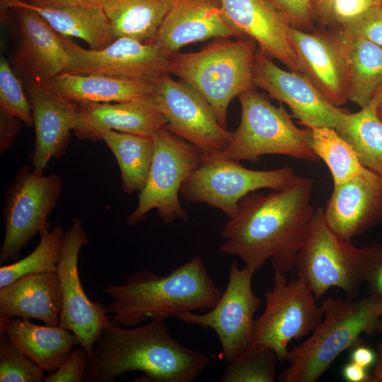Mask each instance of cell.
I'll return each mask as SVG.
<instances>
[{
  "label": "cell",
  "instance_id": "obj_9",
  "mask_svg": "<svg viewBox=\"0 0 382 382\" xmlns=\"http://www.w3.org/2000/svg\"><path fill=\"white\" fill-rule=\"evenodd\" d=\"M296 175L289 166L253 170L239 161L216 154H202L198 166L183 184L180 194L188 202L208 204L232 219L245 195L263 188L279 190Z\"/></svg>",
  "mask_w": 382,
  "mask_h": 382
},
{
  "label": "cell",
  "instance_id": "obj_12",
  "mask_svg": "<svg viewBox=\"0 0 382 382\" xmlns=\"http://www.w3.org/2000/svg\"><path fill=\"white\" fill-rule=\"evenodd\" d=\"M253 274L245 266L241 269L237 260L233 261L226 288L213 308L202 314L187 312L175 316L184 323L213 330L226 364L252 343L253 318L261 304V299L253 291Z\"/></svg>",
  "mask_w": 382,
  "mask_h": 382
},
{
  "label": "cell",
  "instance_id": "obj_40",
  "mask_svg": "<svg viewBox=\"0 0 382 382\" xmlns=\"http://www.w3.org/2000/svg\"><path fill=\"white\" fill-rule=\"evenodd\" d=\"M374 6L372 0H333L332 17L335 23L354 19Z\"/></svg>",
  "mask_w": 382,
  "mask_h": 382
},
{
  "label": "cell",
  "instance_id": "obj_42",
  "mask_svg": "<svg viewBox=\"0 0 382 382\" xmlns=\"http://www.w3.org/2000/svg\"><path fill=\"white\" fill-rule=\"evenodd\" d=\"M29 4L46 7L102 8L107 0H23Z\"/></svg>",
  "mask_w": 382,
  "mask_h": 382
},
{
  "label": "cell",
  "instance_id": "obj_3",
  "mask_svg": "<svg viewBox=\"0 0 382 382\" xmlns=\"http://www.w3.org/2000/svg\"><path fill=\"white\" fill-rule=\"evenodd\" d=\"M111 299L107 306L111 320L125 327L166 319L180 313L213 308L222 293L199 255L166 276L139 270L120 284L103 288Z\"/></svg>",
  "mask_w": 382,
  "mask_h": 382
},
{
  "label": "cell",
  "instance_id": "obj_37",
  "mask_svg": "<svg viewBox=\"0 0 382 382\" xmlns=\"http://www.w3.org/2000/svg\"><path fill=\"white\" fill-rule=\"evenodd\" d=\"M354 37L366 39L382 47V8L371 6L359 16L339 25Z\"/></svg>",
  "mask_w": 382,
  "mask_h": 382
},
{
  "label": "cell",
  "instance_id": "obj_32",
  "mask_svg": "<svg viewBox=\"0 0 382 382\" xmlns=\"http://www.w3.org/2000/svg\"><path fill=\"white\" fill-rule=\"evenodd\" d=\"M311 147L328 167L333 185L343 183L357 175L364 167L354 149L332 127H312Z\"/></svg>",
  "mask_w": 382,
  "mask_h": 382
},
{
  "label": "cell",
  "instance_id": "obj_26",
  "mask_svg": "<svg viewBox=\"0 0 382 382\" xmlns=\"http://www.w3.org/2000/svg\"><path fill=\"white\" fill-rule=\"evenodd\" d=\"M64 99L74 103H122L154 93V83L103 74L63 71L50 83Z\"/></svg>",
  "mask_w": 382,
  "mask_h": 382
},
{
  "label": "cell",
  "instance_id": "obj_7",
  "mask_svg": "<svg viewBox=\"0 0 382 382\" xmlns=\"http://www.w3.org/2000/svg\"><path fill=\"white\" fill-rule=\"evenodd\" d=\"M241 120L226 148L214 154L232 161H260L266 154H279L318 163L311 147L310 128L298 127L284 107H276L255 88L241 93Z\"/></svg>",
  "mask_w": 382,
  "mask_h": 382
},
{
  "label": "cell",
  "instance_id": "obj_16",
  "mask_svg": "<svg viewBox=\"0 0 382 382\" xmlns=\"http://www.w3.org/2000/svg\"><path fill=\"white\" fill-rule=\"evenodd\" d=\"M153 95L167 120L166 128L202 154L221 152L228 144L232 132L219 124L208 101L185 82L166 75L154 83Z\"/></svg>",
  "mask_w": 382,
  "mask_h": 382
},
{
  "label": "cell",
  "instance_id": "obj_6",
  "mask_svg": "<svg viewBox=\"0 0 382 382\" xmlns=\"http://www.w3.org/2000/svg\"><path fill=\"white\" fill-rule=\"evenodd\" d=\"M381 262L382 245L358 248L340 238L327 224L324 210L318 207L295 267L297 277L308 283L316 300L331 287L342 289L347 297L357 298L360 286L368 282Z\"/></svg>",
  "mask_w": 382,
  "mask_h": 382
},
{
  "label": "cell",
  "instance_id": "obj_48",
  "mask_svg": "<svg viewBox=\"0 0 382 382\" xmlns=\"http://www.w3.org/2000/svg\"><path fill=\"white\" fill-rule=\"evenodd\" d=\"M371 100L374 101L377 115L382 121V86L377 90Z\"/></svg>",
  "mask_w": 382,
  "mask_h": 382
},
{
  "label": "cell",
  "instance_id": "obj_36",
  "mask_svg": "<svg viewBox=\"0 0 382 382\" xmlns=\"http://www.w3.org/2000/svg\"><path fill=\"white\" fill-rule=\"evenodd\" d=\"M0 110L18 118L28 127L33 125L28 98L25 95L21 81L4 56L0 59Z\"/></svg>",
  "mask_w": 382,
  "mask_h": 382
},
{
  "label": "cell",
  "instance_id": "obj_34",
  "mask_svg": "<svg viewBox=\"0 0 382 382\" xmlns=\"http://www.w3.org/2000/svg\"><path fill=\"white\" fill-rule=\"evenodd\" d=\"M277 361V354L271 348L251 343L227 364L221 381L272 382Z\"/></svg>",
  "mask_w": 382,
  "mask_h": 382
},
{
  "label": "cell",
  "instance_id": "obj_44",
  "mask_svg": "<svg viewBox=\"0 0 382 382\" xmlns=\"http://www.w3.org/2000/svg\"><path fill=\"white\" fill-rule=\"evenodd\" d=\"M333 0H312V6L316 21L323 26L334 24L332 17Z\"/></svg>",
  "mask_w": 382,
  "mask_h": 382
},
{
  "label": "cell",
  "instance_id": "obj_28",
  "mask_svg": "<svg viewBox=\"0 0 382 382\" xmlns=\"http://www.w3.org/2000/svg\"><path fill=\"white\" fill-rule=\"evenodd\" d=\"M177 0H107L102 8L115 38L153 42Z\"/></svg>",
  "mask_w": 382,
  "mask_h": 382
},
{
  "label": "cell",
  "instance_id": "obj_38",
  "mask_svg": "<svg viewBox=\"0 0 382 382\" xmlns=\"http://www.w3.org/2000/svg\"><path fill=\"white\" fill-rule=\"evenodd\" d=\"M90 359L86 349L77 345L55 371L46 376L45 382L83 381Z\"/></svg>",
  "mask_w": 382,
  "mask_h": 382
},
{
  "label": "cell",
  "instance_id": "obj_21",
  "mask_svg": "<svg viewBox=\"0 0 382 382\" xmlns=\"http://www.w3.org/2000/svg\"><path fill=\"white\" fill-rule=\"evenodd\" d=\"M230 25L258 49L289 70L301 72L289 39L291 25L269 0H219Z\"/></svg>",
  "mask_w": 382,
  "mask_h": 382
},
{
  "label": "cell",
  "instance_id": "obj_27",
  "mask_svg": "<svg viewBox=\"0 0 382 382\" xmlns=\"http://www.w3.org/2000/svg\"><path fill=\"white\" fill-rule=\"evenodd\" d=\"M4 8H25L40 16L59 35L83 40L91 50H100L116 38L102 8L46 7L23 0H0Z\"/></svg>",
  "mask_w": 382,
  "mask_h": 382
},
{
  "label": "cell",
  "instance_id": "obj_8",
  "mask_svg": "<svg viewBox=\"0 0 382 382\" xmlns=\"http://www.w3.org/2000/svg\"><path fill=\"white\" fill-rule=\"evenodd\" d=\"M201 152L191 143L178 137L166 127L154 137V154L150 170L139 192L136 209L126 218L134 226L147 214L156 209L162 221H189L179 194L184 182L198 166Z\"/></svg>",
  "mask_w": 382,
  "mask_h": 382
},
{
  "label": "cell",
  "instance_id": "obj_35",
  "mask_svg": "<svg viewBox=\"0 0 382 382\" xmlns=\"http://www.w3.org/2000/svg\"><path fill=\"white\" fill-rule=\"evenodd\" d=\"M44 372L0 331V382H42Z\"/></svg>",
  "mask_w": 382,
  "mask_h": 382
},
{
  "label": "cell",
  "instance_id": "obj_17",
  "mask_svg": "<svg viewBox=\"0 0 382 382\" xmlns=\"http://www.w3.org/2000/svg\"><path fill=\"white\" fill-rule=\"evenodd\" d=\"M253 83L272 98L286 104L292 117L307 128L328 127L337 130L349 112L329 102L304 74L281 69L258 48Z\"/></svg>",
  "mask_w": 382,
  "mask_h": 382
},
{
  "label": "cell",
  "instance_id": "obj_13",
  "mask_svg": "<svg viewBox=\"0 0 382 382\" xmlns=\"http://www.w3.org/2000/svg\"><path fill=\"white\" fill-rule=\"evenodd\" d=\"M289 39L301 71L332 104L349 100V57L353 37L341 26L304 31L291 27Z\"/></svg>",
  "mask_w": 382,
  "mask_h": 382
},
{
  "label": "cell",
  "instance_id": "obj_33",
  "mask_svg": "<svg viewBox=\"0 0 382 382\" xmlns=\"http://www.w3.org/2000/svg\"><path fill=\"white\" fill-rule=\"evenodd\" d=\"M64 232L60 226L40 235L35 250L23 259L0 267V288L30 274L57 272Z\"/></svg>",
  "mask_w": 382,
  "mask_h": 382
},
{
  "label": "cell",
  "instance_id": "obj_24",
  "mask_svg": "<svg viewBox=\"0 0 382 382\" xmlns=\"http://www.w3.org/2000/svg\"><path fill=\"white\" fill-rule=\"evenodd\" d=\"M62 303L57 272L28 274L0 288V315L57 326Z\"/></svg>",
  "mask_w": 382,
  "mask_h": 382
},
{
  "label": "cell",
  "instance_id": "obj_39",
  "mask_svg": "<svg viewBox=\"0 0 382 382\" xmlns=\"http://www.w3.org/2000/svg\"><path fill=\"white\" fill-rule=\"evenodd\" d=\"M289 23L297 29L311 31L316 21L312 0H269Z\"/></svg>",
  "mask_w": 382,
  "mask_h": 382
},
{
  "label": "cell",
  "instance_id": "obj_46",
  "mask_svg": "<svg viewBox=\"0 0 382 382\" xmlns=\"http://www.w3.org/2000/svg\"><path fill=\"white\" fill-rule=\"evenodd\" d=\"M370 296L382 302V262L372 272L368 282Z\"/></svg>",
  "mask_w": 382,
  "mask_h": 382
},
{
  "label": "cell",
  "instance_id": "obj_10",
  "mask_svg": "<svg viewBox=\"0 0 382 382\" xmlns=\"http://www.w3.org/2000/svg\"><path fill=\"white\" fill-rule=\"evenodd\" d=\"M63 187L62 178L45 175L25 164L16 173L5 197V233L0 263L19 260L21 251L37 234L50 229L48 216L57 206Z\"/></svg>",
  "mask_w": 382,
  "mask_h": 382
},
{
  "label": "cell",
  "instance_id": "obj_29",
  "mask_svg": "<svg viewBox=\"0 0 382 382\" xmlns=\"http://www.w3.org/2000/svg\"><path fill=\"white\" fill-rule=\"evenodd\" d=\"M101 140L117 161L123 192L128 195L140 192L151 166L154 137L108 130L101 134Z\"/></svg>",
  "mask_w": 382,
  "mask_h": 382
},
{
  "label": "cell",
  "instance_id": "obj_1",
  "mask_svg": "<svg viewBox=\"0 0 382 382\" xmlns=\"http://www.w3.org/2000/svg\"><path fill=\"white\" fill-rule=\"evenodd\" d=\"M313 180L296 175L287 185L265 195L253 192L239 203L237 214L224 226L219 250L238 257L255 273L269 260L274 271L295 267L316 209Z\"/></svg>",
  "mask_w": 382,
  "mask_h": 382
},
{
  "label": "cell",
  "instance_id": "obj_20",
  "mask_svg": "<svg viewBox=\"0 0 382 382\" xmlns=\"http://www.w3.org/2000/svg\"><path fill=\"white\" fill-rule=\"evenodd\" d=\"M153 94L122 103H76L75 137L98 141L108 130L154 137L167 120Z\"/></svg>",
  "mask_w": 382,
  "mask_h": 382
},
{
  "label": "cell",
  "instance_id": "obj_19",
  "mask_svg": "<svg viewBox=\"0 0 382 382\" xmlns=\"http://www.w3.org/2000/svg\"><path fill=\"white\" fill-rule=\"evenodd\" d=\"M35 144L29 155L33 170L43 173L51 158L66 153L77 115L76 104L57 93L50 83L25 81Z\"/></svg>",
  "mask_w": 382,
  "mask_h": 382
},
{
  "label": "cell",
  "instance_id": "obj_47",
  "mask_svg": "<svg viewBox=\"0 0 382 382\" xmlns=\"http://www.w3.org/2000/svg\"><path fill=\"white\" fill-rule=\"evenodd\" d=\"M371 382H382V340L377 345V358L371 374Z\"/></svg>",
  "mask_w": 382,
  "mask_h": 382
},
{
  "label": "cell",
  "instance_id": "obj_23",
  "mask_svg": "<svg viewBox=\"0 0 382 382\" xmlns=\"http://www.w3.org/2000/svg\"><path fill=\"white\" fill-rule=\"evenodd\" d=\"M231 37L245 38L228 22L219 0H177L153 42L173 54L187 45Z\"/></svg>",
  "mask_w": 382,
  "mask_h": 382
},
{
  "label": "cell",
  "instance_id": "obj_30",
  "mask_svg": "<svg viewBox=\"0 0 382 382\" xmlns=\"http://www.w3.org/2000/svg\"><path fill=\"white\" fill-rule=\"evenodd\" d=\"M337 131L364 167L382 175V121L374 100L357 112H349Z\"/></svg>",
  "mask_w": 382,
  "mask_h": 382
},
{
  "label": "cell",
  "instance_id": "obj_15",
  "mask_svg": "<svg viewBox=\"0 0 382 382\" xmlns=\"http://www.w3.org/2000/svg\"><path fill=\"white\" fill-rule=\"evenodd\" d=\"M88 242L81 220L73 218L64 232L57 268L62 297L58 325L71 331L91 358L93 347L110 318L106 306L88 297L80 279L79 253Z\"/></svg>",
  "mask_w": 382,
  "mask_h": 382
},
{
  "label": "cell",
  "instance_id": "obj_49",
  "mask_svg": "<svg viewBox=\"0 0 382 382\" xmlns=\"http://www.w3.org/2000/svg\"><path fill=\"white\" fill-rule=\"evenodd\" d=\"M377 332H379L380 333H382V316H381L378 327H377Z\"/></svg>",
  "mask_w": 382,
  "mask_h": 382
},
{
  "label": "cell",
  "instance_id": "obj_5",
  "mask_svg": "<svg viewBox=\"0 0 382 382\" xmlns=\"http://www.w3.org/2000/svg\"><path fill=\"white\" fill-rule=\"evenodd\" d=\"M257 48L248 37L216 38L199 51L173 54L170 74L198 91L212 106L219 124L226 128L232 100L255 86L253 67Z\"/></svg>",
  "mask_w": 382,
  "mask_h": 382
},
{
  "label": "cell",
  "instance_id": "obj_4",
  "mask_svg": "<svg viewBox=\"0 0 382 382\" xmlns=\"http://www.w3.org/2000/svg\"><path fill=\"white\" fill-rule=\"evenodd\" d=\"M320 308L322 321L306 340L288 351L289 366L280 372L279 381H316L361 334L375 333L382 316V302L371 296L328 298Z\"/></svg>",
  "mask_w": 382,
  "mask_h": 382
},
{
  "label": "cell",
  "instance_id": "obj_14",
  "mask_svg": "<svg viewBox=\"0 0 382 382\" xmlns=\"http://www.w3.org/2000/svg\"><path fill=\"white\" fill-rule=\"evenodd\" d=\"M61 38L70 56L66 72L103 74L152 83L170 74L173 54L153 42L118 37L103 49L91 50L83 48L69 37Z\"/></svg>",
  "mask_w": 382,
  "mask_h": 382
},
{
  "label": "cell",
  "instance_id": "obj_51",
  "mask_svg": "<svg viewBox=\"0 0 382 382\" xmlns=\"http://www.w3.org/2000/svg\"><path fill=\"white\" fill-rule=\"evenodd\" d=\"M380 6H381V8H382V1H381V5H380Z\"/></svg>",
  "mask_w": 382,
  "mask_h": 382
},
{
  "label": "cell",
  "instance_id": "obj_25",
  "mask_svg": "<svg viewBox=\"0 0 382 382\" xmlns=\"http://www.w3.org/2000/svg\"><path fill=\"white\" fill-rule=\"evenodd\" d=\"M0 331L48 374L55 371L74 347L80 345L76 336L67 329L36 325L16 317L0 315Z\"/></svg>",
  "mask_w": 382,
  "mask_h": 382
},
{
  "label": "cell",
  "instance_id": "obj_18",
  "mask_svg": "<svg viewBox=\"0 0 382 382\" xmlns=\"http://www.w3.org/2000/svg\"><path fill=\"white\" fill-rule=\"evenodd\" d=\"M323 210L332 231L351 241L382 222V175L364 167L352 178L334 186Z\"/></svg>",
  "mask_w": 382,
  "mask_h": 382
},
{
  "label": "cell",
  "instance_id": "obj_45",
  "mask_svg": "<svg viewBox=\"0 0 382 382\" xmlns=\"http://www.w3.org/2000/svg\"><path fill=\"white\" fill-rule=\"evenodd\" d=\"M342 374L348 382H371V374L366 369L352 361L343 366Z\"/></svg>",
  "mask_w": 382,
  "mask_h": 382
},
{
  "label": "cell",
  "instance_id": "obj_50",
  "mask_svg": "<svg viewBox=\"0 0 382 382\" xmlns=\"http://www.w3.org/2000/svg\"><path fill=\"white\" fill-rule=\"evenodd\" d=\"M382 0H372L374 6H380Z\"/></svg>",
  "mask_w": 382,
  "mask_h": 382
},
{
  "label": "cell",
  "instance_id": "obj_2",
  "mask_svg": "<svg viewBox=\"0 0 382 382\" xmlns=\"http://www.w3.org/2000/svg\"><path fill=\"white\" fill-rule=\"evenodd\" d=\"M165 320L125 327L110 320L93 347L83 381L112 382L134 371L154 382L195 380L210 358L178 342Z\"/></svg>",
  "mask_w": 382,
  "mask_h": 382
},
{
  "label": "cell",
  "instance_id": "obj_11",
  "mask_svg": "<svg viewBox=\"0 0 382 382\" xmlns=\"http://www.w3.org/2000/svg\"><path fill=\"white\" fill-rule=\"evenodd\" d=\"M265 297V309L254 321L252 343L271 348L282 363L289 343L311 334L323 313L306 281L299 277L288 280L278 271H274L273 286L267 288Z\"/></svg>",
  "mask_w": 382,
  "mask_h": 382
},
{
  "label": "cell",
  "instance_id": "obj_41",
  "mask_svg": "<svg viewBox=\"0 0 382 382\" xmlns=\"http://www.w3.org/2000/svg\"><path fill=\"white\" fill-rule=\"evenodd\" d=\"M21 120L0 110V154L11 149L21 129Z\"/></svg>",
  "mask_w": 382,
  "mask_h": 382
},
{
  "label": "cell",
  "instance_id": "obj_31",
  "mask_svg": "<svg viewBox=\"0 0 382 382\" xmlns=\"http://www.w3.org/2000/svg\"><path fill=\"white\" fill-rule=\"evenodd\" d=\"M349 100L367 105L382 86V47L361 37L352 40L349 57Z\"/></svg>",
  "mask_w": 382,
  "mask_h": 382
},
{
  "label": "cell",
  "instance_id": "obj_43",
  "mask_svg": "<svg viewBox=\"0 0 382 382\" xmlns=\"http://www.w3.org/2000/svg\"><path fill=\"white\" fill-rule=\"evenodd\" d=\"M376 357V353L370 347L357 342L353 347L350 361L367 369L375 364Z\"/></svg>",
  "mask_w": 382,
  "mask_h": 382
},
{
  "label": "cell",
  "instance_id": "obj_22",
  "mask_svg": "<svg viewBox=\"0 0 382 382\" xmlns=\"http://www.w3.org/2000/svg\"><path fill=\"white\" fill-rule=\"evenodd\" d=\"M13 9L20 31L13 64L25 82L50 83L65 71L70 62L61 36L35 11L25 8Z\"/></svg>",
  "mask_w": 382,
  "mask_h": 382
}]
</instances>
